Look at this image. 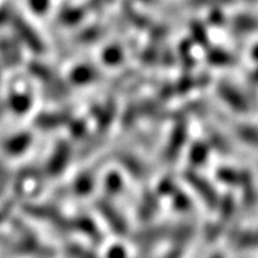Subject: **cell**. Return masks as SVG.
<instances>
[{
    "instance_id": "1",
    "label": "cell",
    "mask_w": 258,
    "mask_h": 258,
    "mask_svg": "<svg viewBox=\"0 0 258 258\" xmlns=\"http://www.w3.org/2000/svg\"><path fill=\"white\" fill-rule=\"evenodd\" d=\"M219 98L225 103L233 112L246 113L250 111V100L241 90L229 82H221L218 86Z\"/></svg>"
},
{
    "instance_id": "2",
    "label": "cell",
    "mask_w": 258,
    "mask_h": 258,
    "mask_svg": "<svg viewBox=\"0 0 258 258\" xmlns=\"http://www.w3.org/2000/svg\"><path fill=\"white\" fill-rule=\"evenodd\" d=\"M184 178L188 182V184L194 187L195 192L203 199L206 206H208L210 208H218L220 195L218 194V191L215 190V187L212 186L210 180L201 177L199 174L194 173V171H187L184 174Z\"/></svg>"
},
{
    "instance_id": "3",
    "label": "cell",
    "mask_w": 258,
    "mask_h": 258,
    "mask_svg": "<svg viewBox=\"0 0 258 258\" xmlns=\"http://www.w3.org/2000/svg\"><path fill=\"white\" fill-rule=\"evenodd\" d=\"M216 177L220 182L231 187H240V190L254 183V177L250 170L237 169L232 166H221L216 171Z\"/></svg>"
},
{
    "instance_id": "4",
    "label": "cell",
    "mask_w": 258,
    "mask_h": 258,
    "mask_svg": "<svg viewBox=\"0 0 258 258\" xmlns=\"http://www.w3.org/2000/svg\"><path fill=\"white\" fill-rule=\"evenodd\" d=\"M228 240L237 250L258 249V227L234 228L228 234Z\"/></svg>"
},
{
    "instance_id": "5",
    "label": "cell",
    "mask_w": 258,
    "mask_h": 258,
    "mask_svg": "<svg viewBox=\"0 0 258 258\" xmlns=\"http://www.w3.org/2000/svg\"><path fill=\"white\" fill-rule=\"evenodd\" d=\"M187 140V125L184 122L177 124L175 128L171 132V136L169 139V143L165 149V158L166 161L171 162L178 158V154L184 146V143Z\"/></svg>"
},
{
    "instance_id": "6",
    "label": "cell",
    "mask_w": 258,
    "mask_h": 258,
    "mask_svg": "<svg viewBox=\"0 0 258 258\" xmlns=\"http://www.w3.org/2000/svg\"><path fill=\"white\" fill-rule=\"evenodd\" d=\"M99 211L102 214L103 218L105 219V221H108L109 227L112 228L113 232L119 234H124L126 232V224L125 220L122 218L121 215L115 210L113 206H111L107 202H99L98 203Z\"/></svg>"
},
{
    "instance_id": "7",
    "label": "cell",
    "mask_w": 258,
    "mask_h": 258,
    "mask_svg": "<svg viewBox=\"0 0 258 258\" xmlns=\"http://www.w3.org/2000/svg\"><path fill=\"white\" fill-rule=\"evenodd\" d=\"M234 135L238 141L258 152V125L251 122H242L234 128Z\"/></svg>"
},
{
    "instance_id": "8",
    "label": "cell",
    "mask_w": 258,
    "mask_h": 258,
    "mask_svg": "<svg viewBox=\"0 0 258 258\" xmlns=\"http://www.w3.org/2000/svg\"><path fill=\"white\" fill-rule=\"evenodd\" d=\"M233 29L238 34L253 33L258 29V19L251 15L241 14L233 19Z\"/></svg>"
},
{
    "instance_id": "9",
    "label": "cell",
    "mask_w": 258,
    "mask_h": 258,
    "mask_svg": "<svg viewBox=\"0 0 258 258\" xmlns=\"http://www.w3.org/2000/svg\"><path fill=\"white\" fill-rule=\"evenodd\" d=\"M69 158H70V152H69V146L66 144H61L58 145L57 150L54 154L51 156L50 161H49V170L51 174H58L61 173L62 170L64 169L66 163H68Z\"/></svg>"
},
{
    "instance_id": "10",
    "label": "cell",
    "mask_w": 258,
    "mask_h": 258,
    "mask_svg": "<svg viewBox=\"0 0 258 258\" xmlns=\"http://www.w3.org/2000/svg\"><path fill=\"white\" fill-rule=\"evenodd\" d=\"M219 215H220V224L224 225V223L229 221V219L234 215V211H236V202H234V198L229 194L224 195V197L220 198V202L218 204Z\"/></svg>"
},
{
    "instance_id": "11",
    "label": "cell",
    "mask_w": 258,
    "mask_h": 258,
    "mask_svg": "<svg viewBox=\"0 0 258 258\" xmlns=\"http://www.w3.org/2000/svg\"><path fill=\"white\" fill-rule=\"evenodd\" d=\"M208 154H210V146L207 144H194L190 150V162L195 166H199L208 160Z\"/></svg>"
},
{
    "instance_id": "12",
    "label": "cell",
    "mask_w": 258,
    "mask_h": 258,
    "mask_svg": "<svg viewBox=\"0 0 258 258\" xmlns=\"http://www.w3.org/2000/svg\"><path fill=\"white\" fill-rule=\"evenodd\" d=\"M208 61L210 63L215 66H231L234 63V57L228 53L227 50H221V49H212V51L208 53Z\"/></svg>"
},
{
    "instance_id": "13",
    "label": "cell",
    "mask_w": 258,
    "mask_h": 258,
    "mask_svg": "<svg viewBox=\"0 0 258 258\" xmlns=\"http://www.w3.org/2000/svg\"><path fill=\"white\" fill-rule=\"evenodd\" d=\"M165 232V228L162 227H153L150 229H146V231L141 232L140 234H137V242L140 244H150V242H154L156 240L161 238V236Z\"/></svg>"
},
{
    "instance_id": "14",
    "label": "cell",
    "mask_w": 258,
    "mask_h": 258,
    "mask_svg": "<svg viewBox=\"0 0 258 258\" xmlns=\"http://www.w3.org/2000/svg\"><path fill=\"white\" fill-rule=\"evenodd\" d=\"M66 117L61 115H53V113H46L44 116H40L37 119V124L42 128H55L59 124H63Z\"/></svg>"
},
{
    "instance_id": "15",
    "label": "cell",
    "mask_w": 258,
    "mask_h": 258,
    "mask_svg": "<svg viewBox=\"0 0 258 258\" xmlns=\"http://www.w3.org/2000/svg\"><path fill=\"white\" fill-rule=\"evenodd\" d=\"M121 162L126 169L131 170V173H132L133 175H139V177H141L144 174V171H145L143 165L140 163V161L132 158V156H124L122 157Z\"/></svg>"
},
{
    "instance_id": "16",
    "label": "cell",
    "mask_w": 258,
    "mask_h": 258,
    "mask_svg": "<svg viewBox=\"0 0 258 258\" xmlns=\"http://www.w3.org/2000/svg\"><path fill=\"white\" fill-rule=\"evenodd\" d=\"M68 254L72 258H98L92 251L87 250L79 245H70L68 248Z\"/></svg>"
},
{
    "instance_id": "17",
    "label": "cell",
    "mask_w": 258,
    "mask_h": 258,
    "mask_svg": "<svg viewBox=\"0 0 258 258\" xmlns=\"http://www.w3.org/2000/svg\"><path fill=\"white\" fill-rule=\"evenodd\" d=\"M143 210H140V214L143 215V218H148V216H152V215L156 212L157 208V199L156 198H144V203L141 206Z\"/></svg>"
},
{
    "instance_id": "18",
    "label": "cell",
    "mask_w": 258,
    "mask_h": 258,
    "mask_svg": "<svg viewBox=\"0 0 258 258\" xmlns=\"http://www.w3.org/2000/svg\"><path fill=\"white\" fill-rule=\"evenodd\" d=\"M92 78H94V72L89 68L79 69V70L74 72V74H73V79H74L75 82L81 83V85H83L85 82L87 83V82L91 81Z\"/></svg>"
},
{
    "instance_id": "19",
    "label": "cell",
    "mask_w": 258,
    "mask_h": 258,
    "mask_svg": "<svg viewBox=\"0 0 258 258\" xmlns=\"http://www.w3.org/2000/svg\"><path fill=\"white\" fill-rule=\"evenodd\" d=\"M174 195V206L178 208V210H187V208H190V201H188V198L182 192H173Z\"/></svg>"
},
{
    "instance_id": "20",
    "label": "cell",
    "mask_w": 258,
    "mask_h": 258,
    "mask_svg": "<svg viewBox=\"0 0 258 258\" xmlns=\"http://www.w3.org/2000/svg\"><path fill=\"white\" fill-rule=\"evenodd\" d=\"M234 0H190V3L194 6H227L233 3Z\"/></svg>"
},
{
    "instance_id": "21",
    "label": "cell",
    "mask_w": 258,
    "mask_h": 258,
    "mask_svg": "<svg viewBox=\"0 0 258 258\" xmlns=\"http://www.w3.org/2000/svg\"><path fill=\"white\" fill-rule=\"evenodd\" d=\"M120 58H121V51H120L119 49H112V50L105 51L104 59L105 62H108V63H119Z\"/></svg>"
},
{
    "instance_id": "22",
    "label": "cell",
    "mask_w": 258,
    "mask_h": 258,
    "mask_svg": "<svg viewBox=\"0 0 258 258\" xmlns=\"http://www.w3.org/2000/svg\"><path fill=\"white\" fill-rule=\"evenodd\" d=\"M105 184H107V188L109 191H119L120 186H121V182H120V178L119 177H109L108 179L105 180Z\"/></svg>"
},
{
    "instance_id": "23",
    "label": "cell",
    "mask_w": 258,
    "mask_h": 258,
    "mask_svg": "<svg viewBox=\"0 0 258 258\" xmlns=\"http://www.w3.org/2000/svg\"><path fill=\"white\" fill-rule=\"evenodd\" d=\"M108 258H125V251L119 248V246H116V248L109 250Z\"/></svg>"
},
{
    "instance_id": "24",
    "label": "cell",
    "mask_w": 258,
    "mask_h": 258,
    "mask_svg": "<svg viewBox=\"0 0 258 258\" xmlns=\"http://www.w3.org/2000/svg\"><path fill=\"white\" fill-rule=\"evenodd\" d=\"M249 79H250L251 85L258 86V64H257V66H255L254 70H253V72L250 73V77H249Z\"/></svg>"
},
{
    "instance_id": "25",
    "label": "cell",
    "mask_w": 258,
    "mask_h": 258,
    "mask_svg": "<svg viewBox=\"0 0 258 258\" xmlns=\"http://www.w3.org/2000/svg\"><path fill=\"white\" fill-rule=\"evenodd\" d=\"M250 55H251V59L258 64V44L253 46V49H251L250 51Z\"/></svg>"
},
{
    "instance_id": "26",
    "label": "cell",
    "mask_w": 258,
    "mask_h": 258,
    "mask_svg": "<svg viewBox=\"0 0 258 258\" xmlns=\"http://www.w3.org/2000/svg\"><path fill=\"white\" fill-rule=\"evenodd\" d=\"M211 258H224V255L221 254V253H215V254L212 255Z\"/></svg>"
},
{
    "instance_id": "27",
    "label": "cell",
    "mask_w": 258,
    "mask_h": 258,
    "mask_svg": "<svg viewBox=\"0 0 258 258\" xmlns=\"http://www.w3.org/2000/svg\"><path fill=\"white\" fill-rule=\"evenodd\" d=\"M248 2H250V3H253V2H257V0H248Z\"/></svg>"
}]
</instances>
